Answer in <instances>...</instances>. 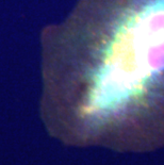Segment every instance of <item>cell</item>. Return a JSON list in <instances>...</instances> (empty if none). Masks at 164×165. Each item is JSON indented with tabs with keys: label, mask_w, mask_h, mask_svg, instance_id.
<instances>
[{
	"label": "cell",
	"mask_w": 164,
	"mask_h": 165,
	"mask_svg": "<svg viewBox=\"0 0 164 165\" xmlns=\"http://www.w3.org/2000/svg\"><path fill=\"white\" fill-rule=\"evenodd\" d=\"M44 112L70 145L164 146V0H80L50 28Z\"/></svg>",
	"instance_id": "6da1fadb"
}]
</instances>
